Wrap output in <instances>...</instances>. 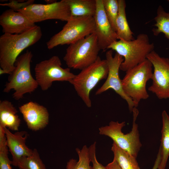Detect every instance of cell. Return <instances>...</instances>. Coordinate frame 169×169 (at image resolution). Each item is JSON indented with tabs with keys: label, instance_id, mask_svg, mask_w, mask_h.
Returning a JSON list of instances; mask_svg holds the SVG:
<instances>
[{
	"label": "cell",
	"instance_id": "obj_16",
	"mask_svg": "<svg viewBox=\"0 0 169 169\" xmlns=\"http://www.w3.org/2000/svg\"><path fill=\"white\" fill-rule=\"evenodd\" d=\"M3 128L6 137L7 145L12 156V165L17 166L22 157L30 156L33 153V150L29 148L25 144L28 135L25 131H17L13 134L8 128Z\"/></svg>",
	"mask_w": 169,
	"mask_h": 169
},
{
	"label": "cell",
	"instance_id": "obj_30",
	"mask_svg": "<svg viewBox=\"0 0 169 169\" xmlns=\"http://www.w3.org/2000/svg\"><path fill=\"white\" fill-rule=\"evenodd\" d=\"M0 169H12L11 166L10 165H6L1 167Z\"/></svg>",
	"mask_w": 169,
	"mask_h": 169
},
{
	"label": "cell",
	"instance_id": "obj_22",
	"mask_svg": "<svg viewBox=\"0 0 169 169\" xmlns=\"http://www.w3.org/2000/svg\"><path fill=\"white\" fill-rule=\"evenodd\" d=\"M156 27L152 29L153 34L158 36L160 33H162L165 37L169 40V12H166L163 7L158 6L156 12V15L154 18Z\"/></svg>",
	"mask_w": 169,
	"mask_h": 169
},
{
	"label": "cell",
	"instance_id": "obj_15",
	"mask_svg": "<svg viewBox=\"0 0 169 169\" xmlns=\"http://www.w3.org/2000/svg\"><path fill=\"white\" fill-rule=\"evenodd\" d=\"M0 24L4 33L11 34L22 33L37 25L22 13L11 9L5 10L1 14Z\"/></svg>",
	"mask_w": 169,
	"mask_h": 169
},
{
	"label": "cell",
	"instance_id": "obj_18",
	"mask_svg": "<svg viewBox=\"0 0 169 169\" xmlns=\"http://www.w3.org/2000/svg\"><path fill=\"white\" fill-rule=\"evenodd\" d=\"M71 17H94L96 8V0H66Z\"/></svg>",
	"mask_w": 169,
	"mask_h": 169
},
{
	"label": "cell",
	"instance_id": "obj_28",
	"mask_svg": "<svg viewBox=\"0 0 169 169\" xmlns=\"http://www.w3.org/2000/svg\"><path fill=\"white\" fill-rule=\"evenodd\" d=\"M161 160V147L159 148L157 157L152 169H159Z\"/></svg>",
	"mask_w": 169,
	"mask_h": 169
},
{
	"label": "cell",
	"instance_id": "obj_10",
	"mask_svg": "<svg viewBox=\"0 0 169 169\" xmlns=\"http://www.w3.org/2000/svg\"><path fill=\"white\" fill-rule=\"evenodd\" d=\"M35 23L49 19L67 22L72 17L66 0L51 4L33 3L18 11Z\"/></svg>",
	"mask_w": 169,
	"mask_h": 169
},
{
	"label": "cell",
	"instance_id": "obj_27",
	"mask_svg": "<svg viewBox=\"0 0 169 169\" xmlns=\"http://www.w3.org/2000/svg\"><path fill=\"white\" fill-rule=\"evenodd\" d=\"M96 144L95 142L90 146L89 148V156L90 162L93 166L91 169H107L97 161L96 156Z\"/></svg>",
	"mask_w": 169,
	"mask_h": 169
},
{
	"label": "cell",
	"instance_id": "obj_32",
	"mask_svg": "<svg viewBox=\"0 0 169 169\" xmlns=\"http://www.w3.org/2000/svg\"><path fill=\"white\" fill-rule=\"evenodd\" d=\"M167 1L169 2V0H167Z\"/></svg>",
	"mask_w": 169,
	"mask_h": 169
},
{
	"label": "cell",
	"instance_id": "obj_3",
	"mask_svg": "<svg viewBox=\"0 0 169 169\" xmlns=\"http://www.w3.org/2000/svg\"><path fill=\"white\" fill-rule=\"evenodd\" d=\"M32 57L31 51L28 50L19 56L16 60L14 69L8 76L3 92L8 93L13 90V97L16 100L22 99L26 93L33 92L38 86L31 72Z\"/></svg>",
	"mask_w": 169,
	"mask_h": 169
},
{
	"label": "cell",
	"instance_id": "obj_6",
	"mask_svg": "<svg viewBox=\"0 0 169 169\" xmlns=\"http://www.w3.org/2000/svg\"><path fill=\"white\" fill-rule=\"evenodd\" d=\"M108 66L106 59L99 57L94 63L75 75L70 83L88 107L91 106V91L100 80L107 78Z\"/></svg>",
	"mask_w": 169,
	"mask_h": 169
},
{
	"label": "cell",
	"instance_id": "obj_24",
	"mask_svg": "<svg viewBox=\"0 0 169 169\" xmlns=\"http://www.w3.org/2000/svg\"><path fill=\"white\" fill-rule=\"evenodd\" d=\"M17 166L19 169H47L36 149L32 155L22 157Z\"/></svg>",
	"mask_w": 169,
	"mask_h": 169
},
{
	"label": "cell",
	"instance_id": "obj_23",
	"mask_svg": "<svg viewBox=\"0 0 169 169\" xmlns=\"http://www.w3.org/2000/svg\"><path fill=\"white\" fill-rule=\"evenodd\" d=\"M76 151L79 157L78 161L73 159L69 160L67 162L66 169H91L89 148L87 146H84L81 149L76 148Z\"/></svg>",
	"mask_w": 169,
	"mask_h": 169
},
{
	"label": "cell",
	"instance_id": "obj_29",
	"mask_svg": "<svg viewBox=\"0 0 169 169\" xmlns=\"http://www.w3.org/2000/svg\"><path fill=\"white\" fill-rule=\"evenodd\" d=\"M105 167L107 169H122L117 162L114 160Z\"/></svg>",
	"mask_w": 169,
	"mask_h": 169
},
{
	"label": "cell",
	"instance_id": "obj_21",
	"mask_svg": "<svg viewBox=\"0 0 169 169\" xmlns=\"http://www.w3.org/2000/svg\"><path fill=\"white\" fill-rule=\"evenodd\" d=\"M111 150L114 154L113 160L122 169H140L136 158L120 148L114 142Z\"/></svg>",
	"mask_w": 169,
	"mask_h": 169
},
{
	"label": "cell",
	"instance_id": "obj_2",
	"mask_svg": "<svg viewBox=\"0 0 169 169\" xmlns=\"http://www.w3.org/2000/svg\"><path fill=\"white\" fill-rule=\"evenodd\" d=\"M154 48V44L150 42L148 35L141 33L131 40L115 41L107 49L115 51L123 57L124 61L120 69L126 72L147 59V56Z\"/></svg>",
	"mask_w": 169,
	"mask_h": 169
},
{
	"label": "cell",
	"instance_id": "obj_8",
	"mask_svg": "<svg viewBox=\"0 0 169 169\" xmlns=\"http://www.w3.org/2000/svg\"><path fill=\"white\" fill-rule=\"evenodd\" d=\"M95 25L93 17H72L62 29L46 43L51 49L59 45H69L95 33Z\"/></svg>",
	"mask_w": 169,
	"mask_h": 169
},
{
	"label": "cell",
	"instance_id": "obj_17",
	"mask_svg": "<svg viewBox=\"0 0 169 169\" xmlns=\"http://www.w3.org/2000/svg\"><path fill=\"white\" fill-rule=\"evenodd\" d=\"M18 111L12 103L7 100L0 102V125L9 130L17 131L21 120Z\"/></svg>",
	"mask_w": 169,
	"mask_h": 169
},
{
	"label": "cell",
	"instance_id": "obj_20",
	"mask_svg": "<svg viewBox=\"0 0 169 169\" xmlns=\"http://www.w3.org/2000/svg\"><path fill=\"white\" fill-rule=\"evenodd\" d=\"M162 126L160 147L161 160L159 169H165L169 156V116L164 110L162 113Z\"/></svg>",
	"mask_w": 169,
	"mask_h": 169
},
{
	"label": "cell",
	"instance_id": "obj_14",
	"mask_svg": "<svg viewBox=\"0 0 169 169\" xmlns=\"http://www.w3.org/2000/svg\"><path fill=\"white\" fill-rule=\"evenodd\" d=\"M28 128L37 131L45 128L48 124L49 114L44 106L33 101L24 104L19 107Z\"/></svg>",
	"mask_w": 169,
	"mask_h": 169
},
{
	"label": "cell",
	"instance_id": "obj_26",
	"mask_svg": "<svg viewBox=\"0 0 169 169\" xmlns=\"http://www.w3.org/2000/svg\"><path fill=\"white\" fill-rule=\"evenodd\" d=\"M34 1L33 0H11L9 3H0V5L3 6L8 7L11 9L15 11H18L34 3Z\"/></svg>",
	"mask_w": 169,
	"mask_h": 169
},
{
	"label": "cell",
	"instance_id": "obj_25",
	"mask_svg": "<svg viewBox=\"0 0 169 169\" xmlns=\"http://www.w3.org/2000/svg\"><path fill=\"white\" fill-rule=\"evenodd\" d=\"M103 3L107 17L112 28L116 32V20L119 12L118 0H103Z\"/></svg>",
	"mask_w": 169,
	"mask_h": 169
},
{
	"label": "cell",
	"instance_id": "obj_19",
	"mask_svg": "<svg viewBox=\"0 0 169 169\" xmlns=\"http://www.w3.org/2000/svg\"><path fill=\"white\" fill-rule=\"evenodd\" d=\"M119 12L116 20V33L119 39L125 41L133 40L134 33L129 25L126 15L125 1L118 0Z\"/></svg>",
	"mask_w": 169,
	"mask_h": 169
},
{
	"label": "cell",
	"instance_id": "obj_12",
	"mask_svg": "<svg viewBox=\"0 0 169 169\" xmlns=\"http://www.w3.org/2000/svg\"><path fill=\"white\" fill-rule=\"evenodd\" d=\"M105 57L108 66V75L105 82L96 90L95 95H100L109 89H112L126 102L130 111H132L134 108L137 107L131 99L124 93L119 75L120 67L124 58L117 53L113 56L111 49L106 52Z\"/></svg>",
	"mask_w": 169,
	"mask_h": 169
},
{
	"label": "cell",
	"instance_id": "obj_31",
	"mask_svg": "<svg viewBox=\"0 0 169 169\" xmlns=\"http://www.w3.org/2000/svg\"><path fill=\"white\" fill-rule=\"evenodd\" d=\"M44 1L46 2V4H51L57 1L54 0H46Z\"/></svg>",
	"mask_w": 169,
	"mask_h": 169
},
{
	"label": "cell",
	"instance_id": "obj_11",
	"mask_svg": "<svg viewBox=\"0 0 169 169\" xmlns=\"http://www.w3.org/2000/svg\"><path fill=\"white\" fill-rule=\"evenodd\" d=\"M153 71L148 90L159 99H169V59L160 56L154 50L147 56Z\"/></svg>",
	"mask_w": 169,
	"mask_h": 169
},
{
	"label": "cell",
	"instance_id": "obj_7",
	"mask_svg": "<svg viewBox=\"0 0 169 169\" xmlns=\"http://www.w3.org/2000/svg\"><path fill=\"white\" fill-rule=\"evenodd\" d=\"M132 126L131 131L124 134L121 130L125 122L111 121L108 125L99 129V134L110 138L120 148L136 158L142 146L139 138L138 125L136 121L139 114L137 107L133 109Z\"/></svg>",
	"mask_w": 169,
	"mask_h": 169
},
{
	"label": "cell",
	"instance_id": "obj_13",
	"mask_svg": "<svg viewBox=\"0 0 169 169\" xmlns=\"http://www.w3.org/2000/svg\"><path fill=\"white\" fill-rule=\"evenodd\" d=\"M96 8L94 16L95 33L100 50L105 51L113 42L119 40L107 17L103 0H96Z\"/></svg>",
	"mask_w": 169,
	"mask_h": 169
},
{
	"label": "cell",
	"instance_id": "obj_5",
	"mask_svg": "<svg viewBox=\"0 0 169 169\" xmlns=\"http://www.w3.org/2000/svg\"><path fill=\"white\" fill-rule=\"evenodd\" d=\"M152 67L151 62L147 59L126 71L121 79L124 93L137 107L141 100L147 99L149 97L146 84L147 81L151 79Z\"/></svg>",
	"mask_w": 169,
	"mask_h": 169
},
{
	"label": "cell",
	"instance_id": "obj_1",
	"mask_svg": "<svg viewBox=\"0 0 169 169\" xmlns=\"http://www.w3.org/2000/svg\"><path fill=\"white\" fill-rule=\"evenodd\" d=\"M42 35L41 29L37 25L21 33L2 35L0 37V75L10 74L19 54L39 41Z\"/></svg>",
	"mask_w": 169,
	"mask_h": 169
},
{
	"label": "cell",
	"instance_id": "obj_9",
	"mask_svg": "<svg viewBox=\"0 0 169 169\" xmlns=\"http://www.w3.org/2000/svg\"><path fill=\"white\" fill-rule=\"evenodd\" d=\"M61 65L59 58L56 55L36 64L35 79L42 90H48L55 81H71L75 75L71 72L70 68H63Z\"/></svg>",
	"mask_w": 169,
	"mask_h": 169
},
{
	"label": "cell",
	"instance_id": "obj_4",
	"mask_svg": "<svg viewBox=\"0 0 169 169\" xmlns=\"http://www.w3.org/2000/svg\"><path fill=\"white\" fill-rule=\"evenodd\" d=\"M100 50L93 33L69 44L63 59L69 68L81 70L97 59Z\"/></svg>",
	"mask_w": 169,
	"mask_h": 169
}]
</instances>
